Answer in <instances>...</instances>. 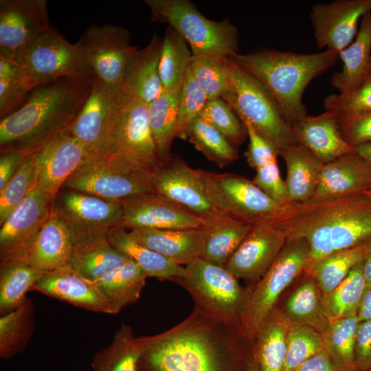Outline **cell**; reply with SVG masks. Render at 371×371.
<instances>
[{
  "label": "cell",
  "instance_id": "obj_38",
  "mask_svg": "<svg viewBox=\"0 0 371 371\" xmlns=\"http://www.w3.org/2000/svg\"><path fill=\"white\" fill-rule=\"evenodd\" d=\"M142 353L140 337L133 335L129 325L122 324L111 343L95 354L92 367L93 371H138Z\"/></svg>",
  "mask_w": 371,
  "mask_h": 371
},
{
  "label": "cell",
  "instance_id": "obj_46",
  "mask_svg": "<svg viewBox=\"0 0 371 371\" xmlns=\"http://www.w3.org/2000/svg\"><path fill=\"white\" fill-rule=\"evenodd\" d=\"M229 57H193L191 73L207 100L221 98L231 88Z\"/></svg>",
  "mask_w": 371,
  "mask_h": 371
},
{
  "label": "cell",
  "instance_id": "obj_34",
  "mask_svg": "<svg viewBox=\"0 0 371 371\" xmlns=\"http://www.w3.org/2000/svg\"><path fill=\"white\" fill-rule=\"evenodd\" d=\"M308 276L280 308L291 327L308 326L322 335L331 320L324 308L322 293L315 278Z\"/></svg>",
  "mask_w": 371,
  "mask_h": 371
},
{
  "label": "cell",
  "instance_id": "obj_56",
  "mask_svg": "<svg viewBox=\"0 0 371 371\" xmlns=\"http://www.w3.org/2000/svg\"><path fill=\"white\" fill-rule=\"evenodd\" d=\"M355 370H371V321L359 322L354 348Z\"/></svg>",
  "mask_w": 371,
  "mask_h": 371
},
{
  "label": "cell",
  "instance_id": "obj_44",
  "mask_svg": "<svg viewBox=\"0 0 371 371\" xmlns=\"http://www.w3.org/2000/svg\"><path fill=\"white\" fill-rule=\"evenodd\" d=\"M359 323L357 315L331 320L322 335L326 350L341 371L355 370L354 348Z\"/></svg>",
  "mask_w": 371,
  "mask_h": 371
},
{
  "label": "cell",
  "instance_id": "obj_9",
  "mask_svg": "<svg viewBox=\"0 0 371 371\" xmlns=\"http://www.w3.org/2000/svg\"><path fill=\"white\" fill-rule=\"evenodd\" d=\"M148 177L161 161L150 130L148 104L132 94L122 106L103 153Z\"/></svg>",
  "mask_w": 371,
  "mask_h": 371
},
{
  "label": "cell",
  "instance_id": "obj_1",
  "mask_svg": "<svg viewBox=\"0 0 371 371\" xmlns=\"http://www.w3.org/2000/svg\"><path fill=\"white\" fill-rule=\"evenodd\" d=\"M138 371H236L247 360V340L236 328L218 322L195 306L172 328L140 337Z\"/></svg>",
  "mask_w": 371,
  "mask_h": 371
},
{
  "label": "cell",
  "instance_id": "obj_50",
  "mask_svg": "<svg viewBox=\"0 0 371 371\" xmlns=\"http://www.w3.org/2000/svg\"><path fill=\"white\" fill-rule=\"evenodd\" d=\"M207 100L189 69L181 87L175 138L188 139L190 128Z\"/></svg>",
  "mask_w": 371,
  "mask_h": 371
},
{
  "label": "cell",
  "instance_id": "obj_4",
  "mask_svg": "<svg viewBox=\"0 0 371 371\" xmlns=\"http://www.w3.org/2000/svg\"><path fill=\"white\" fill-rule=\"evenodd\" d=\"M231 57L265 86L293 126L307 115L302 102L305 89L335 64L339 53L329 49L313 54L264 49Z\"/></svg>",
  "mask_w": 371,
  "mask_h": 371
},
{
  "label": "cell",
  "instance_id": "obj_24",
  "mask_svg": "<svg viewBox=\"0 0 371 371\" xmlns=\"http://www.w3.org/2000/svg\"><path fill=\"white\" fill-rule=\"evenodd\" d=\"M371 192V164L355 152L323 165L311 199L339 197Z\"/></svg>",
  "mask_w": 371,
  "mask_h": 371
},
{
  "label": "cell",
  "instance_id": "obj_15",
  "mask_svg": "<svg viewBox=\"0 0 371 371\" xmlns=\"http://www.w3.org/2000/svg\"><path fill=\"white\" fill-rule=\"evenodd\" d=\"M131 95L106 85L95 76L84 105L66 129L84 144L89 156L104 153L117 117Z\"/></svg>",
  "mask_w": 371,
  "mask_h": 371
},
{
  "label": "cell",
  "instance_id": "obj_41",
  "mask_svg": "<svg viewBox=\"0 0 371 371\" xmlns=\"http://www.w3.org/2000/svg\"><path fill=\"white\" fill-rule=\"evenodd\" d=\"M32 301L27 298L19 307L0 317V357L10 359L23 352L35 326Z\"/></svg>",
  "mask_w": 371,
  "mask_h": 371
},
{
  "label": "cell",
  "instance_id": "obj_10",
  "mask_svg": "<svg viewBox=\"0 0 371 371\" xmlns=\"http://www.w3.org/2000/svg\"><path fill=\"white\" fill-rule=\"evenodd\" d=\"M20 63L32 89L64 78L95 76L80 48L52 28L27 47Z\"/></svg>",
  "mask_w": 371,
  "mask_h": 371
},
{
  "label": "cell",
  "instance_id": "obj_54",
  "mask_svg": "<svg viewBox=\"0 0 371 371\" xmlns=\"http://www.w3.org/2000/svg\"><path fill=\"white\" fill-rule=\"evenodd\" d=\"M337 116L341 134L351 146L371 143V111Z\"/></svg>",
  "mask_w": 371,
  "mask_h": 371
},
{
  "label": "cell",
  "instance_id": "obj_8",
  "mask_svg": "<svg viewBox=\"0 0 371 371\" xmlns=\"http://www.w3.org/2000/svg\"><path fill=\"white\" fill-rule=\"evenodd\" d=\"M310 247L303 238H288L271 267L250 290L240 322L239 331L253 343L261 322L276 306L285 290L304 271Z\"/></svg>",
  "mask_w": 371,
  "mask_h": 371
},
{
  "label": "cell",
  "instance_id": "obj_64",
  "mask_svg": "<svg viewBox=\"0 0 371 371\" xmlns=\"http://www.w3.org/2000/svg\"><path fill=\"white\" fill-rule=\"evenodd\" d=\"M353 371H371V370H353Z\"/></svg>",
  "mask_w": 371,
  "mask_h": 371
},
{
  "label": "cell",
  "instance_id": "obj_31",
  "mask_svg": "<svg viewBox=\"0 0 371 371\" xmlns=\"http://www.w3.org/2000/svg\"><path fill=\"white\" fill-rule=\"evenodd\" d=\"M291 328L280 307L276 306L261 322L251 347V356L260 371H285Z\"/></svg>",
  "mask_w": 371,
  "mask_h": 371
},
{
  "label": "cell",
  "instance_id": "obj_12",
  "mask_svg": "<svg viewBox=\"0 0 371 371\" xmlns=\"http://www.w3.org/2000/svg\"><path fill=\"white\" fill-rule=\"evenodd\" d=\"M203 175L207 195L215 209L249 223L274 220L284 206L241 175L203 170Z\"/></svg>",
  "mask_w": 371,
  "mask_h": 371
},
{
  "label": "cell",
  "instance_id": "obj_30",
  "mask_svg": "<svg viewBox=\"0 0 371 371\" xmlns=\"http://www.w3.org/2000/svg\"><path fill=\"white\" fill-rule=\"evenodd\" d=\"M339 58L342 69L333 75L331 84L341 93L355 90L371 76V12L362 16L355 39Z\"/></svg>",
  "mask_w": 371,
  "mask_h": 371
},
{
  "label": "cell",
  "instance_id": "obj_5",
  "mask_svg": "<svg viewBox=\"0 0 371 371\" xmlns=\"http://www.w3.org/2000/svg\"><path fill=\"white\" fill-rule=\"evenodd\" d=\"M229 66L231 88L221 98L240 120L249 123L278 155L286 148L297 144L292 126L265 86L232 57Z\"/></svg>",
  "mask_w": 371,
  "mask_h": 371
},
{
  "label": "cell",
  "instance_id": "obj_18",
  "mask_svg": "<svg viewBox=\"0 0 371 371\" xmlns=\"http://www.w3.org/2000/svg\"><path fill=\"white\" fill-rule=\"evenodd\" d=\"M287 239L286 232L274 220L254 223L225 267L237 279L256 284L276 260Z\"/></svg>",
  "mask_w": 371,
  "mask_h": 371
},
{
  "label": "cell",
  "instance_id": "obj_47",
  "mask_svg": "<svg viewBox=\"0 0 371 371\" xmlns=\"http://www.w3.org/2000/svg\"><path fill=\"white\" fill-rule=\"evenodd\" d=\"M33 90L19 62L0 56V115L21 106Z\"/></svg>",
  "mask_w": 371,
  "mask_h": 371
},
{
  "label": "cell",
  "instance_id": "obj_19",
  "mask_svg": "<svg viewBox=\"0 0 371 371\" xmlns=\"http://www.w3.org/2000/svg\"><path fill=\"white\" fill-rule=\"evenodd\" d=\"M149 183L155 193L199 216L216 210L207 195L203 170L172 154L150 173Z\"/></svg>",
  "mask_w": 371,
  "mask_h": 371
},
{
  "label": "cell",
  "instance_id": "obj_27",
  "mask_svg": "<svg viewBox=\"0 0 371 371\" xmlns=\"http://www.w3.org/2000/svg\"><path fill=\"white\" fill-rule=\"evenodd\" d=\"M129 232L138 241L178 265L186 267L201 256L202 237L200 228H136Z\"/></svg>",
  "mask_w": 371,
  "mask_h": 371
},
{
  "label": "cell",
  "instance_id": "obj_33",
  "mask_svg": "<svg viewBox=\"0 0 371 371\" xmlns=\"http://www.w3.org/2000/svg\"><path fill=\"white\" fill-rule=\"evenodd\" d=\"M111 244L133 260L148 277L175 282L185 275V267L173 263L159 253L148 248L126 228L117 226L107 234Z\"/></svg>",
  "mask_w": 371,
  "mask_h": 371
},
{
  "label": "cell",
  "instance_id": "obj_13",
  "mask_svg": "<svg viewBox=\"0 0 371 371\" xmlns=\"http://www.w3.org/2000/svg\"><path fill=\"white\" fill-rule=\"evenodd\" d=\"M53 208L66 225L74 245L107 236L112 228L120 225L123 217L120 201L68 188L59 192Z\"/></svg>",
  "mask_w": 371,
  "mask_h": 371
},
{
  "label": "cell",
  "instance_id": "obj_22",
  "mask_svg": "<svg viewBox=\"0 0 371 371\" xmlns=\"http://www.w3.org/2000/svg\"><path fill=\"white\" fill-rule=\"evenodd\" d=\"M123 209L120 226L136 228L182 229L200 228L201 216L155 193H145L120 201Z\"/></svg>",
  "mask_w": 371,
  "mask_h": 371
},
{
  "label": "cell",
  "instance_id": "obj_60",
  "mask_svg": "<svg viewBox=\"0 0 371 371\" xmlns=\"http://www.w3.org/2000/svg\"><path fill=\"white\" fill-rule=\"evenodd\" d=\"M361 268L367 286H371V248L361 260Z\"/></svg>",
  "mask_w": 371,
  "mask_h": 371
},
{
  "label": "cell",
  "instance_id": "obj_58",
  "mask_svg": "<svg viewBox=\"0 0 371 371\" xmlns=\"http://www.w3.org/2000/svg\"><path fill=\"white\" fill-rule=\"evenodd\" d=\"M294 371H341L333 363L326 350L311 357L299 366Z\"/></svg>",
  "mask_w": 371,
  "mask_h": 371
},
{
  "label": "cell",
  "instance_id": "obj_20",
  "mask_svg": "<svg viewBox=\"0 0 371 371\" xmlns=\"http://www.w3.org/2000/svg\"><path fill=\"white\" fill-rule=\"evenodd\" d=\"M371 12V0H337L317 3L310 12L319 49L339 53L355 38L362 16Z\"/></svg>",
  "mask_w": 371,
  "mask_h": 371
},
{
  "label": "cell",
  "instance_id": "obj_53",
  "mask_svg": "<svg viewBox=\"0 0 371 371\" xmlns=\"http://www.w3.org/2000/svg\"><path fill=\"white\" fill-rule=\"evenodd\" d=\"M256 170L252 181L265 194L281 205L290 203L285 181L281 177L277 161Z\"/></svg>",
  "mask_w": 371,
  "mask_h": 371
},
{
  "label": "cell",
  "instance_id": "obj_32",
  "mask_svg": "<svg viewBox=\"0 0 371 371\" xmlns=\"http://www.w3.org/2000/svg\"><path fill=\"white\" fill-rule=\"evenodd\" d=\"M286 166V188L289 203L311 199L318 185L323 164L299 144L284 149L280 155Z\"/></svg>",
  "mask_w": 371,
  "mask_h": 371
},
{
  "label": "cell",
  "instance_id": "obj_43",
  "mask_svg": "<svg viewBox=\"0 0 371 371\" xmlns=\"http://www.w3.org/2000/svg\"><path fill=\"white\" fill-rule=\"evenodd\" d=\"M361 262L335 289L322 296L324 308L330 320L357 314L367 288Z\"/></svg>",
  "mask_w": 371,
  "mask_h": 371
},
{
  "label": "cell",
  "instance_id": "obj_55",
  "mask_svg": "<svg viewBox=\"0 0 371 371\" xmlns=\"http://www.w3.org/2000/svg\"><path fill=\"white\" fill-rule=\"evenodd\" d=\"M249 138L248 148L245 153L248 164L257 170L276 161L278 154L273 146L247 122H243Z\"/></svg>",
  "mask_w": 371,
  "mask_h": 371
},
{
  "label": "cell",
  "instance_id": "obj_37",
  "mask_svg": "<svg viewBox=\"0 0 371 371\" xmlns=\"http://www.w3.org/2000/svg\"><path fill=\"white\" fill-rule=\"evenodd\" d=\"M181 88L164 90L148 104V119L160 161L171 155V145L175 138Z\"/></svg>",
  "mask_w": 371,
  "mask_h": 371
},
{
  "label": "cell",
  "instance_id": "obj_26",
  "mask_svg": "<svg viewBox=\"0 0 371 371\" xmlns=\"http://www.w3.org/2000/svg\"><path fill=\"white\" fill-rule=\"evenodd\" d=\"M297 143L306 148L323 164L355 152L344 138L337 116L331 112L306 115L292 126Z\"/></svg>",
  "mask_w": 371,
  "mask_h": 371
},
{
  "label": "cell",
  "instance_id": "obj_16",
  "mask_svg": "<svg viewBox=\"0 0 371 371\" xmlns=\"http://www.w3.org/2000/svg\"><path fill=\"white\" fill-rule=\"evenodd\" d=\"M54 199L36 188L1 224L0 265L25 259L50 216Z\"/></svg>",
  "mask_w": 371,
  "mask_h": 371
},
{
  "label": "cell",
  "instance_id": "obj_2",
  "mask_svg": "<svg viewBox=\"0 0 371 371\" xmlns=\"http://www.w3.org/2000/svg\"><path fill=\"white\" fill-rule=\"evenodd\" d=\"M274 221L288 238L310 247L305 272L330 255L371 243V197L366 194L309 199L283 206Z\"/></svg>",
  "mask_w": 371,
  "mask_h": 371
},
{
  "label": "cell",
  "instance_id": "obj_14",
  "mask_svg": "<svg viewBox=\"0 0 371 371\" xmlns=\"http://www.w3.org/2000/svg\"><path fill=\"white\" fill-rule=\"evenodd\" d=\"M76 45L100 80L113 89L128 92L124 87V76L130 58L138 49L131 45L127 29L113 24L92 25Z\"/></svg>",
  "mask_w": 371,
  "mask_h": 371
},
{
  "label": "cell",
  "instance_id": "obj_59",
  "mask_svg": "<svg viewBox=\"0 0 371 371\" xmlns=\"http://www.w3.org/2000/svg\"><path fill=\"white\" fill-rule=\"evenodd\" d=\"M357 315L359 322L371 321V286H367Z\"/></svg>",
  "mask_w": 371,
  "mask_h": 371
},
{
  "label": "cell",
  "instance_id": "obj_61",
  "mask_svg": "<svg viewBox=\"0 0 371 371\" xmlns=\"http://www.w3.org/2000/svg\"><path fill=\"white\" fill-rule=\"evenodd\" d=\"M353 148L357 155L371 164V143L359 145Z\"/></svg>",
  "mask_w": 371,
  "mask_h": 371
},
{
  "label": "cell",
  "instance_id": "obj_21",
  "mask_svg": "<svg viewBox=\"0 0 371 371\" xmlns=\"http://www.w3.org/2000/svg\"><path fill=\"white\" fill-rule=\"evenodd\" d=\"M36 188L54 199L69 176L89 157L86 147L66 130L34 153Z\"/></svg>",
  "mask_w": 371,
  "mask_h": 371
},
{
  "label": "cell",
  "instance_id": "obj_6",
  "mask_svg": "<svg viewBox=\"0 0 371 371\" xmlns=\"http://www.w3.org/2000/svg\"><path fill=\"white\" fill-rule=\"evenodd\" d=\"M152 21L166 23L190 47L193 57H231L238 53V32L228 19L205 18L188 0H144Z\"/></svg>",
  "mask_w": 371,
  "mask_h": 371
},
{
  "label": "cell",
  "instance_id": "obj_7",
  "mask_svg": "<svg viewBox=\"0 0 371 371\" xmlns=\"http://www.w3.org/2000/svg\"><path fill=\"white\" fill-rule=\"evenodd\" d=\"M176 283L192 296L195 306L218 322L239 330L241 315L250 293L225 267L198 258L185 267Z\"/></svg>",
  "mask_w": 371,
  "mask_h": 371
},
{
  "label": "cell",
  "instance_id": "obj_51",
  "mask_svg": "<svg viewBox=\"0 0 371 371\" xmlns=\"http://www.w3.org/2000/svg\"><path fill=\"white\" fill-rule=\"evenodd\" d=\"M324 349L322 336L317 330L308 326L291 327L287 337L285 371H294Z\"/></svg>",
  "mask_w": 371,
  "mask_h": 371
},
{
  "label": "cell",
  "instance_id": "obj_57",
  "mask_svg": "<svg viewBox=\"0 0 371 371\" xmlns=\"http://www.w3.org/2000/svg\"><path fill=\"white\" fill-rule=\"evenodd\" d=\"M1 147L0 192L12 179L27 156V154L23 150L14 145Z\"/></svg>",
  "mask_w": 371,
  "mask_h": 371
},
{
  "label": "cell",
  "instance_id": "obj_45",
  "mask_svg": "<svg viewBox=\"0 0 371 371\" xmlns=\"http://www.w3.org/2000/svg\"><path fill=\"white\" fill-rule=\"evenodd\" d=\"M188 139L198 151L220 168L239 158L236 149L228 140L200 117L193 123Z\"/></svg>",
  "mask_w": 371,
  "mask_h": 371
},
{
  "label": "cell",
  "instance_id": "obj_40",
  "mask_svg": "<svg viewBox=\"0 0 371 371\" xmlns=\"http://www.w3.org/2000/svg\"><path fill=\"white\" fill-rule=\"evenodd\" d=\"M192 54L185 39L168 25L162 39L159 71L164 90L181 87Z\"/></svg>",
  "mask_w": 371,
  "mask_h": 371
},
{
  "label": "cell",
  "instance_id": "obj_49",
  "mask_svg": "<svg viewBox=\"0 0 371 371\" xmlns=\"http://www.w3.org/2000/svg\"><path fill=\"white\" fill-rule=\"evenodd\" d=\"M199 117L219 131L236 149L247 137L244 124L221 98L207 100Z\"/></svg>",
  "mask_w": 371,
  "mask_h": 371
},
{
  "label": "cell",
  "instance_id": "obj_63",
  "mask_svg": "<svg viewBox=\"0 0 371 371\" xmlns=\"http://www.w3.org/2000/svg\"><path fill=\"white\" fill-rule=\"evenodd\" d=\"M363 194H367L368 196H369L370 197H371V192H365Z\"/></svg>",
  "mask_w": 371,
  "mask_h": 371
},
{
  "label": "cell",
  "instance_id": "obj_36",
  "mask_svg": "<svg viewBox=\"0 0 371 371\" xmlns=\"http://www.w3.org/2000/svg\"><path fill=\"white\" fill-rule=\"evenodd\" d=\"M129 259L102 236L74 245L68 265L94 282Z\"/></svg>",
  "mask_w": 371,
  "mask_h": 371
},
{
  "label": "cell",
  "instance_id": "obj_48",
  "mask_svg": "<svg viewBox=\"0 0 371 371\" xmlns=\"http://www.w3.org/2000/svg\"><path fill=\"white\" fill-rule=\"evenodd\" d=\"M37 168L34 153L27 155L17 172L0 192V225L36 188Z\"/></svg>",
  "mask_w": 371,
  "mask_h": 371
},
{
  "label": "cell",
  "instance_id": "obj_11",
  "mask_svg": "<svg viewBox=\"0 0 371 371\" xmlns=\"http://www.w3.org/2000/svg\"><path fill=\"white\" fill-rule=\"evenodd\" d=\"M63 187L116 201L155 192L147 177L108 155L89 156L69 176Z\"/></svg>",
  "mask_w": 371,
  "mask_h": 371
},
{
  "label": "cell",
  "instance_id": "obj_42",
  "mask_svg": "<svg viewBox=\"0 0 371 371\" xmlns=\"http://www.w3.org/2000/svg\"><path fill=\"white\" fill-rule=\"evenodd\" d=\"M371 248V243L334 253L317 263L307 274L315 280L322 296L335 289L351 270L365 257Z\"/></svg>",
  "mask_w": 371,
  "mask_h": 371
},
{
  "label": "cell",
  "instance_id": "obj_28",
  "mask_svg": "<svg viewBox=\"0 0 371 371\" xmlns=\"http://www.w3.org/2000/svg\"><path fill=\"white\" fill-rule=\"evenodd\" d=\"M74 245L66 225L52 207L49 218L25 259L42 273L52 271L69 264Z\"/></svg>",
  "mask_w": 371,
  "mask_h": 371
},
{
  "label": "cell",
  "instance_id": "obj_23",
  "mask_svg": "<svg viewBox=\"0 0 371 371\" xmlns=\"http://www.w3.org/2000/svg\"><path fill=\"white\" fill-rule=\"evenodd\" d=\"M32 290L98 313L113 311L95 283L82 276L69 265L43 273Z\"/></svg>",
  "mask_w": 371,
  "mask_h": 371
},
{
  "label": "cell",
  "instance_id": "obj_3",
  "mask_svg": "<svg viewBox=\"0 0 371 371\" xmlns=\"http://www.w3.org/2000/svg\"><path fill=\"white\" fill-rule=\"evenodd\" d=\"M95 75L64 78L34 89L16 111L1 118L0 145H14L27 155L66 130L92 88Z\"/></svg>",
  "mask_w": 371,
  "mask_h": 371
},
{
  "label": "cell",
  "instance_id": "obj_35",
  "mask_svg": "<svg viewBox=\"0 0 371 371\" xmlns=\"http://www.w3.org/2000/svg\"><path fill=\"white\" fill-rule=\"evenodd\" d=\"M147 278L143 269L130 258L94 282L108 302L113 314H117L139 298Z\"/></svg>",
  "mask_w": 371,
  "mask_h": 371
},
{
  "label": "cell",
  "instance_id": "obj_29",
  "mask_svg": "<svg viewBox=\"0 0 371 371\" xmlns=\"http://www.w3.org/2000/svg\"><path fill=\"white\" fill-rule=\"evenodd\" d=\"M161 43L162 39L154 34L148 44L130 58L124 76L125 89L147 104L164 91L159 71Z\"/></svg>",
  "mask_w": 371,
  "mask_h": 371
},
{
  "label": "cell",
  "instance_id": "obj_17",
  "mask_svg": "<svg viewBox=\"0 0 371 371\" xmlns=\"http://www.w3.org/2000/svg\"><path fill=\"white\" fill-rule=\"evenodd\" d=\"M47 1H0V56L15 61L31 43L49 30Z\"/></svg>",
  "mask_w": 371,
  "mask_h": 371
},
{
  "label": "cell",
  "instance_id": "obj_25",
  "mask_svg": "<svg viewBox=\"0 0 371 371\" xmlns=\"http://www.w3.org/2000/svg\"><path fill=\"white\" fill-rule=\"evenodd\" d=\"M201 218V258L225 267L249 232L252 224L218 210Z\"/></svg>",
  "mask_w": 371,
  "mask_h": 371
},
{
  "label": "cell",
  "instance_id": "obj_39",
  "mask_svg": "<svg viewBox=\"0 0 371 371\" xmlns=\"http://www.w3.org/2000/svg\"><path fill=\"white\" fill-rule=\"evenodd\" d=\"M43 273L25 259L0 265V313H9L26 300V293Z\"/></svg>",
  "mask_w": 371,
  "mask_h": 371
},
{
  "label": "cell",
  "instance_id": "obj_62",
  "mask_svg": "<svg viewBox=\"0 0 371 371\" xmlns=\"http://www.w3.org/2000/svg\"><path fill=\"white\" fill-rule=\"evenodd\" d=\"M247 371H260L256 361L251 355L247 363Z\"/></svg>",
  "mask_w": 371,
  "mask_h": 371
},
{
  "label": "cell",
  "instance_id": "obj_52",
  "mask_svg": "<svg viewBox=\"0 0 371 371\" xmlns=\"http://www.w3.org/2000/svg\"><path fill=\"white\" fill-rule=\"evenodd\" d=\"M326 111L337 115L371 111V76L355 90L332 94L324 100Z\"/></svg>",
  "mask_w": 371,
  "mask_h": 371
}]
</instances>
